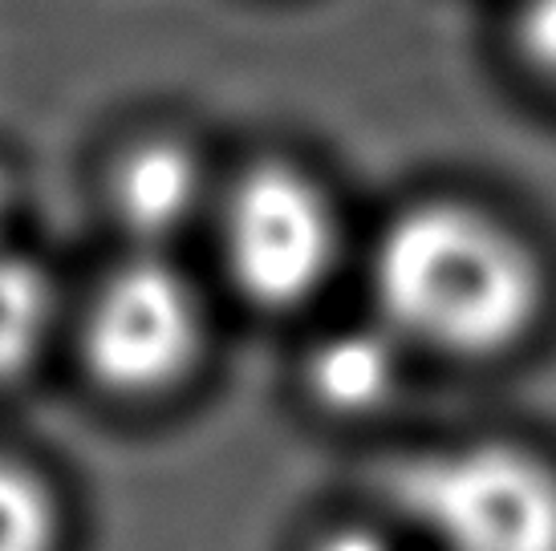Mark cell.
<instances>
[{
  "instance_id": "obj_1",
  "label": "cell",
  "mask_w": 556,
  "mask_h": 551,
  "mask_svg": "<svg viewBox=\"0 0 556 551\" xmlns=\"http://www.w3.org/2000/svg\"><path fill=\"white\" fill-rule=\"evenodd\" d=\"M382 324L406 345L495 357L528 337L544 305L536 252L471 203H418L374 247Z\"/></svg>"
},
{
  "instance_id": "obj_2",
  "label": "cell",
  "mask_w": 556,
  "mask_h": 551,
  "mask_svg": "<svg viewBox=\"0 0 556 551\" xmlns=\"http://www.w3.org/2000/svg\"><path fill=\"white\" fill-rule=\"evenodd\" d=\"M390 495L439 551H556V471L520 446L415 454L394 471Z\"/></svg>"
},
{
  "instance_id": "obj_3",
  "label": "cell",
  "mask_w": 556,
  "mask_h": 551,
  "mask_svg": "<svg viewBox=\"0 0 556 551\" xmlns=\"http://www.w3.org/2000/svg\"><path fill=\"white\" fill-rule=\"evenodd\" d=\"M224 256L248 300L305 305L338 268V212L309 175L285 163L248 170L224 203Z\"/></svg>"
},
{
  "instance_id": "obj_4",
  "label": "cell",
  "mask_w": 556,
  "mask_h": 551,
  "mask_svg": "<svg viewBox=\"0 0 556 551\" xmlns=\"http://www.w3.org/2000/svg\"><path fill=\"white\" fill-rule=\"evenodd\" d=\"M86 361L118 394H163L195 369L207 317L195 284L163 252H139L93 292Z\"/></svg>"
},
{
  "instance_id": "obj_5",
  "label": "cell",
  "mask_w": 556,
  "mask_h": 551,
  "mask_svg": "<svg viewBox=\"0 0 556 551\" xmlns=\"http://www.w3.org/2000/svg\"><path fill=\"white\" fill-rule=\"evenodd\" d=\"M207 195V175L195 151H187L175 138H151L126 154L114 183L110 203L135 240L147 244V252H159L175 235H184Z\"/></svg>"
},
{
  "instance_id": "obj_6",
  "label": "cell",
  "mask_w": 556,
  "mask_h": 551,
  "mask_svg": "<svg viewBox=\"0 0 556 551\" xmlns=\"http://www.w3.org/2000/svg\"><path fill=\"white\" fill-rule=\"evenodd\" d=\"M402 382V341L387 324H357L325 337L309 357V385L333 413H370Z\"/></svg>"
},
{
  "instance_id": "obj_7",
  "label": "cell",
  "mask_w": 556,
  "mask_h": 551,
  "mask_svg": "<svg viewBox=\"0 0 556 551\" xmlns=\"http://www.w3.org/2000/svg\"><path fill=\"white\" fill-rule=\"evenodd\" d=\"M53 284L46 268L0 235V382H13L41 357L53 333Z\"/></svg>"
},
{
  "instance_id": "obj_8",
  "label": "cell",
  "mask_w": 556,
  "mask_h": 551,
  "mask_svg": "<svg viewBox=\"0 0 556 551\" xmlns=\"http://www.w3.org/2000/svg\"><path fill=\"white\" fill-rule=\"evenodd\" d=\"M62 511L41 475L0 459V551H58Z\"/></svg>"
},
{
  "instance_id": "obj_9",
  "label": "cell",
  "mask_w": 556,
  "mask_h": 551,
  "mask_svg": "<svg viewBox=\"0 0 556 551\" xmlns=\"http://www.w3.org/2000/svg\"><path fill=\"white\" fill-rule=\"evenodd\" d=\"M520 49H525L528 65L556 86V0H525Z\"/></svg>"
},
{
  "instance_id": "obj_10",
  "label": "cell",
  "mask_w": 556,
  "mask_h": 551,
  "mask_svg": "<svg viewBox=\"0 0 556 551\" xmlns=\"http://www.w3.org/2000/svg\"><path fill=\"white\" fill-rule=\"evenodd\" d=\"M317 551H394V543L370 527H341L333 536H325Z\"/></svg>"
},
{
  "instance_id": "obj_11",
  "label": "cell",
  "mask_w": 556,
  "mask_h": 551,
  "mask_svg": "<svg viewBox=\"0 0 556 551\" xmlns=\"http://www.w3.org/2000/svg\"><path fill=\"white\" fill-rule=\"evenodd\" d=\"M4 215H9V183H4V175H0V223H4Z\"/></svg>"
}]
</instances>
